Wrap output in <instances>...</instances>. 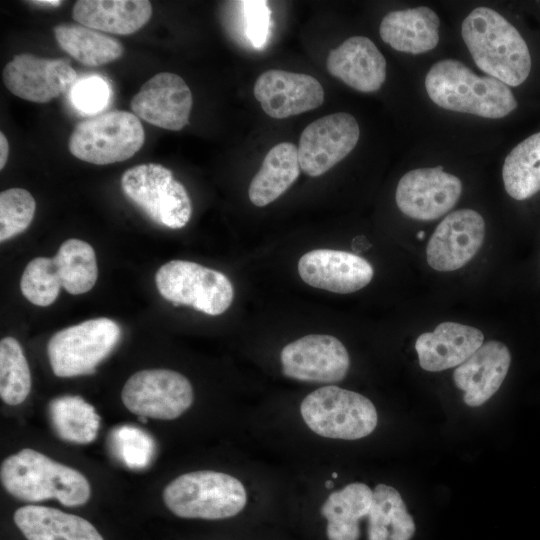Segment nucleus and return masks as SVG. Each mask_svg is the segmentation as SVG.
<instances>
[{
    "label": "nucleus",
    "mask_w": 540,
    "mask_h": 540,
    "mask_svg": "<svg viewBox=\"0 0 540 540\" xmlns=\"http://www.w3.org/2000/svg\"><path fill=\"white\" fill-rule=\"evenodd\" d=\"M462 38L477 67L507 86L528 77L531 56L518 30L488 7H477L462 22Z\"/></svg>",
    "instance_id": "1"
},
{
    "label": "nucleus",
    "mask_w": 540,
    "mask_h": 540,
    "mask_svg": "<svg viewBox=\"0 0 540 540\" xmlns=\"http://www.w3.org/2000/svg\"><path fill=\"white\" fill-rule=\"evenodd\" d=\"M0 477L10 495L26 502L54 498L75 507L85 504L91 495L90 483L82 473L30 448L5 458Z\"/></svg>",
    "instance_id": "2"
},
{
    "label": "nucleus",
    "mask_w": 540,
    "mask_h": 540,
    "mask_svg": "<svg viewBox=\"0 0 540 540\" xmlns=\"http://www.w3.org/2000/svg\"><path fill=\"white\" fill-rule=\"evenodd\" d=\"M425 88L441 108L484 118H502L517 107L506 84L491 76H478L458 60L444 59L433 64Z\"/></svg>",
    "instance_id": "3"
},
{
    "label": "nucleus",
    "mask_w": 540,
    "mask_h": 540,
    "mask_svg": "<svg viewBox=\"0 0 540 540\" xmlns=\"http://www.w3.org/2000/svg\"><path fill=\"white\" fill-rule=\"evenodd\" d=\"M163 501L178 517L218 520L240 513L246 506L247 492L232 475L200 470L172 480L163 490Z\"/></svg>",
    "instance_id": "4"
},
{
    "label": "nucleus",
    "mask_w": 540,
    "mask_h": 540,
    "mask_svg": "<svg viewBox=\"0 0 540 540\" xmlns=\"http://www.w3.org/2000/svg\"><path fill=\"white\" fill-rule=\"evenodd\" d=\"M301 416L317 435L343 440H356L371 434L378 415L365 396L334 385L320 387L301 402Z\"/></svg>",
    "instance_id": "5"
},
{
    "label": "nucleus",
    "mask_w": 540,
    "mask_h": 540,
    "mask_svg": "<svg viewBox=\"0 0 540 540\" xmlns=\"http://www.w3.org/2000/svg\"><path fill=\"white\" fill-rule=\"evenodd\" d=\"M145 141L139 118L131 112L109 111L77 124L68 140L70 153L85 162L107 165L136 154Z\"/></svg>",
    "instance_id": "6"
},
{
    "label": "nucleus",
    "mask_w": 540,
    "mask_h": 540,
    "mask_svg": "<svg viewBox=\"0 0 540 540\" xmlns=\"http://www.w3.org/2000/svg\"><path fill=\"white\" fill-rule=\"evenodd\" d=\"M124 195L154 223L180 229L190 220L192 203L173 172L157 163L139 164L121 177Z\"/></svg>",
    "instance_id": "7"
},
{
    "label": "nucleus",
    "mask_w": 540,
    "mask_h": 540,
    "mask_svg": "<svg viewBox=\"0 0 540 540\" xmlns=\"http://www.w3.org/2000/svg\"><path fill=\"white\" fill-rule=\"evenodd\" d=\"M120 337L119 325L105 317L64 328L47 344L51 369L58 377L92 374L112 352Z\"/></svg>",
    "instance_id": "8"
},
{
    "label": "nucleus",
    "mask_w": 540,
    "mask_h": 540,
    "mask_svg": "<svg viewBox=\"0 0 540 540\" xmlns=\"http://www.w3.org/2000/svg\"><path fill=\"white\" fill-rule=\"evenodd\" d=\"M160 295L175 306L188 305L216 316L224 313L234 298L230 280L221 272L185 260H171L155 275Z\"/></svg>",
    "instance_id": "9"
},
{
    "label": "nucleus",
    "mask_w": 540,
    "mask_h": 540,
    "mask_svg": "<svg viewBox=\"0 0 540 540\" xmlns=\"http://www.w3.org/2000/svg\"><path fill=\"white\" fill-rule=\"evenodd\" d=\"M125 407L139 418L173 420L194 400L190 381L169 369H145L131 375L121 393Z\"/></svg>",
    "instance_id": "10"
},
{
    "label": "nucleus",
    "mask_w": 540,
    "mask_h": 540,
    "mask_svg": "<svg viewBox=\"0 0 540 540\" xmlns=\"http://www.w3.org/2000/svg\"><path fill=\"white\" fill-rule=\"evenodd\" d=\"M359 136V125L349 113H334L311 122L299 140L301 170L311 177L323 175L355 148Z\"/></svg>",
    "instance_id": "11"
},
{
    "label": "nucleus",
    "mask_w": 540,
    "mask_h": 540,
    "mask_svg": "<svg viewBox=\"0 0 540 540\" xmlns=\"http://www.w3.org/2000/svg\"><path fill=\"white\" fill-rule=\"evenodd\" d=\"M284 376L312 383L345 378L350 358L343 343L328 334H309L287 344L280 353Z\"/></svg>",
    "instance_id": "12"
},
{
    "label": "nucleus",
    "mask_w": 540,
    "mask_h": 540,
    "mask_svg": "<svg viewBox=\"0 0 540 540\" xmlns=\"http://www.w3.org/2000/svg\"><path fill=\"white\" fill-rule=\"evenodd\" d=\"M462 193L461 180L442 166L414 169L404 174L396 189V203L406 216L435 220L449 212Z\"/></svg>",
    "instance_id": "13"
},
{
    "label": "nucleus",
    "mask_w": 540,
    "mask_h": 540,
    "mask_svg": "<svg viewBox=\"0 0 540 540\" xmlns=\"http://www.w3.org/2000/svg\"><path fill=\"white\" fill-rule=\"evenodd\" d=\"M5 87L15 96L47 103L66 92L77 73L65 59L41 58L30 53L15 55L3 69Z\"/></svg>",
    "instance_id": "14"
},
{
    "label": "nucleus",
    "mask_w": 540,
    "mask_h": 540,
    "mask_svg": "<svg viewBox=\"0 0 540 540\" xmlns=\"http://www.w3.org/2000/svg\"><path fill=\"white\" fill-rule=\"evenodd\" d=\"M485 237V221L472 209L449 213L436 227L427 247L428 264L437 271H454L479 251Z\"/></svg>",
    "instance_id": "15"
},
{
    "label": "nucleus",
    "mask_w": 540,
    "mask_h": 540,
    "mask_svg": "<svg viewBox=\"0 0 540 540\" xmlns=\"http://www.w3.org/2000/svg\"><path fill=\"white\" fill-rule=\"evenodd\" d=\"M193 105L190 88L177 74L162 72L147 80L130 107L138 118L159 128L179 131L189 123Z\"/></svg>",
    "instance_id": "16"
},
{
    "label": "nucleus",
    "mask_w": 540,
    "mask_h": 540,
    "mask_svg": "<svg viewBox=\"0 0 540 540\" xmlns=\"http://www.w3.org/2000/svg\"><path fill=\"white\" fill-rule=\"evenodd\" d=\"M253 94L270 117L283 119L321 106L324 89L313 76L270 69L255 81Z\"/></svg>",
    "instance_id": "17"
},
{
    "label": "nucleus",
    "mask_w": 540,
    "mask_h": 540,
    "mask_svg": "<svg viewBox=\"0 0 540 540\" xmlns=\"http://www.w3.org/2000/svg\"><path fill=\"white\" fill-rule=\"evenodd\" d=\"M301 279L308 285L334 293L347 294L367 286L373 278L372 265L351 252L315 249L298 262Z\"/></svg>",
    "instance_id": "18"
},
{
    "label": "nucleus",
    "mask_w": 540,
    "mask_h": 540,
    "mask_svg": "<svg viewBox=\"0 0 540 540\" xmlns=\"http://www.w3.org/2000/svg\"><path fill=\"white\" fill-rule=\"evenodd\" d=\"M511 363V354L499 341L483 343L454 373L455 385L464 391V402L478 407L490 399L503 383Z\"/></svg>",
    "instance_id": "19"
},
{
    "label": "nucleus",
    "mask_w": 540,
    "mask_h": 540,
    "mask_svg": "<svg viewBox=\"0 0 540 540\" xmlns=\"http://www.w3.org/2000/svg\"><path fill=\"white\" fill-rule=\"evenodd\" d=\"M329 73L360 92H374L386 79V60L376 45L367 37L346 39L328 54Z\"/></svg>",
    "instance_id": "20"
},
{
    "label": "nucleus",
    "mask_w": 540,
    "mask_h": 540,
    "mask_svg": "<svg viewBox=\"0 0 540 540\" xmlns=\"http://www.w3.org/2000/svg\"><path fill=\"white\" fill-rule=\"evenodd\" d=\"M483 341V333L475 327L443 322L433 332L421 334L415 350L422 369L438 372L461 365Z\"/></svg>",
    "instance_id": "21"
},
{
    "label": "nucleus",
    "mask_w": 540,
    "mask_h": 540,
    "mask_svg": "<svg viewBox=\"0 0 540 540\" xmlns=\"http://www.w3.org/2000/svg\"><path fill=\"white\" fill-rule=\"evenodd\" d=\"M152 5L147 0H79L73 19L91 29L118 35H130L148 23Z\"/></svg>",
    "instance_id": "22"
},
{
    "label": "nucleus",
    "mask_w": 540,
    "mask_h": 540,
    "mask_svg": "<svg viewBox=\"0 0 540 540\" xmlns=\"http://www.w3.org/2000/svg\"><path fill=\"white\" fill-rule=\"evenodd\" d=\"M440 20L428 7L389 12L381 21V39L393 49L421 54L434 49L439 42Z\"/></svg>",
    "instance_id": "23"
},
{
    "label": "nucleus",
    "mask_w": 540,
    "mask_h": 540,
    "mask_svg": "<svg viewBox=\"0 0 540 540\" xmlns=\"http://www.w3.org/2000/svg\"><path fill=\"white\" fill-rule=\"evenodd\" d=\"M13 520L27 540H104L88 520L47 506H22Z\"/></svg>",
    "instance_id": "24"
},
{
    "label": "nucleus",
    "mask_w": 540,
    "mask_h": 540,
    "mask_svg": "<svg viewBox=\"0 0 540 540\" xmlns=\"http://www.w3.org/2000/svg\"><path fill=\"white\" fill-rule=\"evenodd\" d=\"M300 170L298 147L291 142L272 147L250 182L248 196L251 203L264 207L275 201L295 183Z\"/></svg>",
    "instance_id": "25"
},
{
    "label": "nucleus",
    "mask_w": 540,
    "mask_h": 540,
    "mask_svg": "<svg viewBox=\"0 0 540 540\" xmlns=\"http://www.w3.org/2000/svg\"><path fill=\"white\" fill-rule=\"evenodd\" d=\"M373 491L360 482L346 485L332 492L321 506L320 512L327 520L328 540H358L359 522L368 516Z\"/></svg>",
    "instance_id": "26"
},
{
    "label": "nucleus",
    "mask_w": 540,
    "mask_h": 540,
    "mask_svg": "<svg viewBox=\"0 0 540 540\" xmlns=\"http://www.w3.org/2000/svg\"><path fill=\"white\" fill-rule=\"evenodd\" d=\"M368 540H410L415 523L399 492L378 484L368 513Z\"/></svg>",
    "instance_id": "27"
},
{
    "label": "nucleus",
    "mask_w": 540,
    "mask_h": 540,
    "mask_svg": "<svg viewBox=\"0 0 540 540\" xmlns=\"http://www.w3.org/2000/svg\"><path fill=\"white\" fill-rule=\"evenodd\" d=\"M53 32L60 48L85 66L105 65L124 53L120 41L81 24H60Z\"/></svg>",
    "instance_id": "28"
},
{
    "label": "nucleus",
    "mask_w": 540,
    "mask_h": 540,
    "mask_svg": "<svg viewBox=\"0 0 540 540\" xmlns=\"http://www.w3.org/2000/svg\"><path fill=\"white\" fill-rule=\"evenodd\" d=\"M48 410L52 427L62 440L77 444H88L95 440L100 417L82 397H57L50 401Z\"/></svg>",
    "instance_id": "29"
},
{
    "label": "nucleus",
    "mask_w": 540,
    "mask_h": 540,
    "mask_svg": "<svg viewBox=\"0 0 540 540\" xmlns=\"http://www.w3.org/2000/svg\"><path fill=\"white\" fill-rule=\"evenodd\" d=\"M502 178L513 199L525 200L540 191V132L510 151L503 163Z\"/></svg>",
    "instance_id": "30"
},
{
    "label": "nucleus",
    "mask_w": 540,
    "mask_h": 540,
    "mask_svg": "<svg viewBox=\"0 0 540 540\" xmlns=\"http://www.w3.org/2000/svg\"><path fill=\"white\" fill-rule=\"evenodd\" d=\"M62 287L72 295L88 292L98 277L95 251L80 239L64 241L52 257Z\"/></svg>",
    "instance_id": "31"
},
{
    "label": "nucleus",
    "mask_w": 540,
    "mask_h": 540,
    "mask_svg": "<svg viewBox=\"0 0 540 540\" xmlns=\"http://www.w3.org/2000/svg\"><path fill=\"white\" fill-rule=\"evenodd\" d=\"M31 390V374L20 343L13 337L0 342V396L8 405H19Z\"/></svg>",
    "instance_id": "32"
},
{
    "label": "nucleus",
    "mask_w": 540,
    "mask_h": 540,
    "mask_svg": "<svg viewBox=\"0 0 540 540\" xmlns=\"http://www.w3.org/2000/svg\"><path fill=\"white\" fill-rule=\"evenodd\" d=\"M62 287L52 258L37 257L26 266L20 281L24 297L32 304L46 307L58 297Z\"/></svg>",
    "instance_id": "33"
},
{
    "label": "nucleus",
    "mask_w": 540,
    "mask_h": 540,
    "mask_svg": "<svg viewBox=\"0 0 540 540\" xmlns=\"http://www.w3.org/2000/svg\"><path fill=\"white\" fill-rule=\"evenodd\" d=\"M36 202L30 192L23 188H9L0 193V241L25 231L31 224Z\"/></svg>",
    "instance_id": "34"
},
{
    "label": "nucleus",
    "mask_w": 540,
    "mask_h": 540,
    "mask_svg": "<svg viewBox=\"0 0 540 540\" xmlns=\"http://www.w3.org/2000/svg\"><path fill=\"white\" fill-rule=\"evenodd\" d=\"M111 443L116 455L133 469L147 466L154 453L152 438L143 430L129 425L115 429Z\"/></svg>",
    "instance_id": "35"
},
{
    "label": "nucleus",
    "mask_w": 540,
    "mask_h": 540,
    "mask_svg": "<svg viewBox=\"0 0 540 540\" xmlns=\"http://www.w3.org/2000/svg\"><path fill=\"white\" fill-rule=\"evenodd\" d=\"M71 99L75 107L85 113H97L108 103L109 88L107 83L97 77L81 79L72 87Z\"/></svg>",
    "instance_id": "36"
},
{
    "label": "nucleus",
    "mask_w": 540,
    "mask_h": 540,
    "mask_svg": "<svg viewBox=\"0 0 540 540\" xmlns=\"http://www.w3.org/2000/svg\"><path fill=\"white\" fill-rule=\"evenodd\" d=\"M243 16L247 39L254 48H263L268 41L271 23V11L267 1H243Z\"/></svg>",
    "instance_id": "37"
},
{
    "label": "nucleus",
    "mask_w": 540,
    "mask_h": 540,
    "mask_svg": "<svg viewBox=\"0 0 540 540\" xmlns=\"http://www.w3.org/2000/svg\"><path fill=\"white\" fill-rule=\"evenodd\" d=\"M9 155V143L3 132L0 133V169L6 165Z\"/></svg>",
    "instance_id": "38"
},
{
    "label": "nucleus",
    "mask_w": 540,
    "mask_h": 540,
    "mask_svg": "<svg viewBox=\"0 0 540 540\" xmlns=\"http://www.w3.org/2000/svg\"><path fill=\"white\" fill-rule=\"evenodd\" d=\"M29 3L34 4L36 6H43V7H58L62 4V1L59 0H37V1H29Z\"/></svg>",
    "instance_id": "39"
},
{
    "label": "nucleus",
    "mask_w": 540,
    "mask_h": 540,
    "mask_svg": "<svg viewBox=\"0 0 540 540\" xmlns=\"http://www.w3.org/2000/svg\"><path fill=\"white\" fill-rule=\"evenodd\" d=\"M325 487H326V488H331V487H333V481H332V480H327V481L325 482Z\"/></svg>",
    "instance_id": "40"
},
{
    "label": "nucleus",
    "mask_w": 540,
    "mask_h": 540,
    "mask_svg": "<svg viewBox=\"0 0 540 540\" xmlns=\"http://www.w3.org/2000/svg\"><path fill=\"white\" fill-rule=\"evenodd\" d=\"M424 235H425V233H424L423 231H420V232L417 234V237H418V239L421 240V239L424 238Z\"/></svg>",
    "instance_id": "41"
},
{
    "label": "nucleus",
    "mask_w": 540,
    "mask_h": 540,
    "mask_svg": "<svg viewBox=\"0 0 540 540\" xmlns=\"http://www.w3.org/2000/svg\"><path fill=\"white\" fill-rule=\"evenodd\" d=\"M337 476H338V474H337L336 472H333V473H332V477H333V478H337Z\"/></svg>",
    "instance_id": "42"
}]
</instances>
